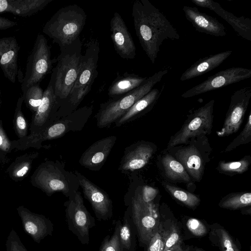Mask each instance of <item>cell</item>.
<instances>
[{"label":"cell","instance_id":"cell-1","mask_svg":"<svg viewBox=\"0 0 251 251\" xmlns=\"http://www.w3.org/2000/svg\"><path fill=\"white\" fill-rule=\"evenodd\" d=\"M131 15L140 44L154 64L163 41L178 40L180 36L166 17L148 0H135Z\"/></svg>","mask_w":251,"mask_h":251},{"label":"cell","instance_id":"cell-2","mask_svg":"<svg viewBox=\"0 0 251 251\" xmlns=\"http://www.w3.org/2000/svg\"><path fill=\"white\" fill-rule=\"evenodd\" d=\"M85 51L82 54L79 70L75 84L67 100L61 105L56 120L65 117L75 110L90 92L98 75L97 67L100 53L99 43L91 39L85 44Z\"/></svg>","mask_w":251,"mask_h":251},{"label":"cell","instance_id":"cell-3","mask_svg":"<svg viewBox=\"0 0 251 251\" xmlns=\"http://www.w3.org/2000/svg\"><path fill=\"white\" fill-rule=\"evenodd\" d=\"M81 45L78 38L72 44L60 48L61 52L50 77L59 107L68 98L76 81L82 56Z\"/></svg>","mask_w":251,"mask_h":251},{"label":"cell","instance_id":"cell-4","mask_svg":"<svg viewBox=\"0 0 251 251\" xmlns=\"http://www.w3.org/2000/svg\"><path fill=\"white\" fill-rule=\"evenodd\" d=\"M86 18L85 11L76 4L63 7L46 22L43 32L60 48L65 47L79 38Z\"/></svg>","mask_w":251,"mask_h":251},{"label":"cell","instance_id":"cell-5","mask_svg":"<svg viewBox=\"0 0 251 251\" xmlns=\"http://www.w3.org/2000/svg\"><path fill=\"white\" fill-rule=\"evenodd\" d=\"M168 72V70H160L151 76L140 86L120 97L110 99L101 103L96 114L97 126L104 128L110 126L121 118L138 100L148 94L154 86L161 81Z\"/></svg>","mask_w":251,"mask_h":251},{"label":"cell","instance_id":"cell-6","mask_svg":"<svg viewBox=\"0 0 251 251\" xmlns=\"http://www.w3.org/2000/svg\"><path fill=\"white\" fill-rule=\"evenodd\" d=\"M35 179L38 186L48 195L59 192L70 199L74 196L79 187L75 174L66 170L64 164L59 161L43 164Z\"/></svg>","mask_w":251,"mask_h":251},{"label":"cell","instance_id":"cell-7","mask_svg":"<svg viewBox=\"0 0 251 251\" xmlns=\"http://www.w3.org/2000/svg\"><path fill=\"white\" fill-rule=\"evenodd\" d=\"M50 47L46 38L39 33L28 57L25 75L22 81L23 93L30 87L39 85L52 67Z\"/></svg>","mask_w":251,"mask_h":251},{"label":"cell","instance_id":"cell-8","mask_svg":"<svg viewBox=\"0 0 251 251\" xmlns=\"http://www.w3.org/2000/svg\"><path fill=\"white\" fill-rule=\"evenodd\" d=\"M66 219L69 229L83 245L89 243L90 229L96 226L95 220L85 206L78 191L64 203Z\"/></svg>","mask_w":251,"mask_h":251},{"label":"cell","instance_id":"cell-9","mask_svg":"<svg viewBox=\"0 0 251 251\" xmlns=\"http://www.w3.org/2000/svg\"><path fill=\"white\" fill-rule=\"evenodd\" d=\"M140 244L148 245L161 222L159 213L152 203H145L138 194L131 197L128 204Z\"/></svg>","mask_w":251,"mask_h":251},{"label":"cell","instance_id":"cell-10","mask_svg":"<svg viewBox=\"0 0 251 251\" xmlns=\"http://www.w3.org/2000/svg\"><path fill=\"white\" fill-rule=\"evenodd\" d=\"M214 103V100H211L190 115L187 122L170 142V146L186 143L191 138L209 133L212 128Z\"/></svg>","mask_w":251,"mask_h":251},{"label":"cell","instance_id":"cell-11","mask_svg":"<svg viewBox=\"0 0 251 251\" xmlns=\"http://www.w3.org/2000/svg\"><path fill=\"white\" fill-rule=\"evenodd\" d=\"M92 105L85 106L62 117L44 129L37 135V141L60 138L70 131L82 130L93 112Z\"/></svg>","mask_w":251,"mask_h":251},{"label":"cell","instance_id":"cell-12","mask_svg":"<svg viewBox=\"0 0 251 251\" xmlns=\"http://www.w3.org/2000/svg\"><path fill=\"white\" fill-rule=\"evenodd\" d=\"M251 76V69L241 67L229 68L209 76L204 81L185 91L181 97L184 98L192 97L239 82Z\"/></svg>","mask_w":251,"mask_h":251},{"label":"cell","instance_id":"cell-13","mask_svg":"<svg viewBox=\"0 0 251 251\" xmlns=\"http://www.w3.org/2000/svg\"><path fill=\"white\" fill-rule=\"evenodd\" d=\"M251 98V88L245 87L233 93L226 112L224 125L217 132L218 136H227L236 132L244 120Z\"/></svg>","mask_w":251,"mask_h":251},{"label":"cell","instance_id":"cell-14","mask_svg":"<svg viewBox=\"0 0 251 251\" xmlns=\"http://www.w3.org/2000/svg\"><path fill=\"white\" fill-rule=\"evenodd\" d=\"M74 173L98 220H109L113 216V205L107 194L80 173L75 171Z\"/></svg>","mask_w":251,"mask_h":251},{"label":"cell","instance_id":"cell-15","mask_svg":"<svg viewBox=\"0 0 251 251\" xmlns=\"http://www.w3.org/2000/svg\"><path fill=\"white\" fill-rule=\"evenodd\" d=\"M110 25V36L116 52L123 59H134L136 56V47L125 22L119 13H114Z\"/></svg>","mask_w":251,"mask_h":251},{"label":"cell","instance_id":"cell-16","mask_svg":"<svg viewBox=\"0 0 251 251\" xmlns=\"http://www.w3.org/2000/svg\"><path fill=\"white\" fill-rule=\"evenodd\" d=\"M116 140V136L111 135L95 142L82 153L79 164L90 170L99 171L105 162Z\"/></svg>","mask_w":251,"mask_h":251},{"label":"cell","instance_id":"cell-17","mask_svg":"<svg viewBox=\"0 0 251 251\" xmlns=\"http://www.w3.org/2000/svg\"><path fill=\"white\" fill-rule=\"evenodd\" d=\"M23 228L37 243L48 235H52L53 225L45 216L31 212L21 206L17 208Z\"/></svg>","mask_w":251,"mask_h":251},{"label":"cell","instance_id":"cell-18","mask_svg":"<svg viewBox=\"0 0 251 251\" xmlns=\"http://www.w3.org/2000/svg\"><path fill=\"white\" fill-rule=\"evenodd\" d=\"M194 4L208 8L229 24L241 37L251 41V19L244 16L237 17L224 9L221 5L212 0H190Z\"/></svg>","mask_w":251,"mask_h":251},{"label":"cell","instance_id":"cell-19","mask_svg":"<svg viewBox=\"0 0 251 251\" xmlns=\"http://www.w3.org/2000/svg\"><path fill=\"white\" fill-rule=\"evenodd\" d=\"M20 49L15 37L0 38V68L4 76L13 83L18 75V56Z\"/></svg>","mask_w":251,"mask_h":251},{"label":"cell","instance_id":"cell-20","mask_svg":"<svg viewBox=\"0 0 251 251\" xmlns=\"http://www.w3.org/2000/svg\"><path fill=\"white\" fill-rule=\"evenodd\" d=\"M154 152L149 143L138 142L126 148L121 161L119 170L122 172L134 171L144 167Z\"/></svg>","mask_w":251,"mask_h":251},{"label":"cell","instance_id":"cell-21","mask_svg":"<svg viewBox=\"0 0 251 251\" xmlns=\"http://www.w3.org/2000/svg\"><path fill=\"white\" fill-rule=\"evenodd\" d=\"M183 10L186 18L197 31L216 37L226 35L225 26L216 18L201 12L195 7L184 6Z\"/></svg>","mask_w":251,"mask_h":251},{"label":"cell","instance_id":"cell-22","mask_svg":"<svg viewBox=\"0 0 251 251\" xmlns=\"http://www.w3.org/2000/svg\"><path fill=\"white\" fill-rule=\"evenodd\" d=\"M232 52L227 50L200 58L183 73L180 80L185 81L204 75L219 67Z\"/></svg>","mask_w":251,"mask_h":251},{"label":"cell","instance_id":"cell-23","mask_svg":"<svg viewBox=\"0 0 251 251\" xmlns=\"http://www.w3.org/2000/svg\"><path fill=\"white\" fill-rule=\"evenodd\" d=\"M53 0H0V13L29 17L43 9Z\"/></svg>","mask_w":251,"mask_h":251},{"label":"cell","instance_id":"cell-24","mask_svg":"<svg viewBox=\"0 0 251 251\" xmlns=\"http://www.w3.org/2000/svg\"><path fill=\"white\" fill-rule=\"evenodd\" d=\"M59 108V105L54 94L52 81L50 79L47 87L44 91L41 103L35 112L33 121L34 125L42 127L50 117L55 119Z\"/></svg>","mask_w":251,"mask_h":251},{"label":"cell","instance_id":"cell-25","mask_svg":"<svg viewBox=\"0 0 251 251\" xmlns=\"http://www.w3.org/2000/svg\"><path fill=\"white\" fill-rule=\"evenodd\" d=\"M176 155L188 174L195 180L200 181L203 175L204 165L197 149L192 145L186 147L179 150Z\"/></svg>","mask_w":251,"mask_h":251},{"label":"cell","instance_id":"cell-26","mask_svg":"<svg viewBox=\"0 0 251 251\" xmlns=\"http://www.w3.org/2000/svg\"><path fill=\"white\" fill-rule=\"evenodd\" d=\"M147 79V77L126 72L113 81L108 89V95L110 99L122 96L140 86Z\"/></svg>","mask_w":251,"mask_h":251},{"label":"cell","instance_id":"cell-27","mask_svg":"<svg viewBox=\"0 0 251 251\" xmlns=\"http://www.w3.org/2000/svg\"><path fill=\"white\" fill-rule=\"evenodd\" d=\"M137 229L133 222L130 206L125 212L123 223L120 229L119 240L121 251H136Z\"/></svg>","mask_w":251,"mask_h":251},{"label":"cell","instance_id":"cell-28","mask_svg":"<svg viewBox=\"0 0 251 251\" xmlns=\"http://www.w3.org/2000/svg\"><path fill=\"white\" fill-rule=\"evenodd\" d=\"M161 91L157 88L151 89L148 94L137 101L116 122L119 126L131 121L144 111L151 108L157 101Z\"/></svg>","mask_w":251,"mask_h":251},{"label":"cell","instance_id":"cell-29","mask_svg":"<svg viewBox=\"0 0 251 251\" xmlns=\"http://www.w3.org/2000/svg\"><path fill=\"white\" fill-rule=\"evenodd\" d=\"M209 238L221 251H240L229 233L217 224L210 226Z\"/></svg>","mask_w":251,"mask_h":251},{"label":"cell","instance_id":"cell-30","mask_svg":"<svg viewBox=\"0 0 251 251\" xmlns=\"http://www.w3.org/2000/svg\"><path fill=\"white\" fill-rule=\"evenodd\" d=\"M162 164L168 177L174 180L190 181L189 175L182 164L172 155H165L162 159Z\"/></svg>","mask_w":251,"mask_h":251},{"label":"cell","instance_id":"cell-31","mask_svg":"<svg viewBox=\"0 0 251 251\" xmlns=\"http://www.w3.org/2000/svg\"><path fill=\"white\" fill-rule=\"evenodd\" d=\"M219 206L224 208L237 210L251 205V193L241 192L232 193L223 198Z\"/></svg>","mask_w":251,"mask_h":251},{"label":"cell","instance_id":"cell-32","mask_svg":"<svg viewBox=\"0 0 251 251\" xmlns=\"http://www.w3.org/2000/svg\"><path fill=\"white\" fill-rule=\"evenodd\" d=\"M164 187L176 199L189 207L195 208L200 202V199L192 193L168 184Z\"/></svg>","mask_w":251,"mask_h":251},{"label":"cell","instance_id":"cell-33","mask_svg":"<svg viewBox=\"0 0 251 251\" xmlns=\"http://www.w3.org/2000/svg\"><path fill=\"white\" fill-rule=\"evenodd\" d=\"M168 232L169 228H165L163 223L160 222L147 245V251H163Z\"/></svg>","mask_w":251,"mask_h":251},{"label":"cell","instance_id":"cell-34","mask_svg":"<svg viewBox=\"0 0 251 251\" xmlns=\"http://www.w3.org/2000/svg\"><path fill=\"white\" fill-rule=\"evenodd\" d=\"M44 91L39 85H35L29 87L23 93V99L27 106L36 112L41 103L43 97Z\"/></svg>","mask_w":251,"mask_h":251},{"label":"cell","instance_id":"cell-35","mask_svg":"<svg viewBox=\"0 0 251 251\" xmlns=\"http://www.w3.org/2000/svg\"><path fill=\"white\" fill-rule=\"evenodd\" d=\"M250 163V157L248 156L236 161H221L219 162V168L223 172L240 174L248 170Z\"/></svg>","mask_w":251,"mask_h":251},{"label":"cell","instance_id":"cell-36","mask_svg":"<svg viewBox=\"0 0 251 251\" xmlns=\"http://www.w3.org/2000/svg\"><path fill=\"white\" fill-rule=\"evenodd\" d=\"M122 223L118 220L116 223L113 234L106 235L103 239L99 251H121L119 232Z\"/></svg>","mask_w":251,"mask_h":251},{"label":"cell","instance_id":"cell-37","mask_svg":"<svg viewBox=\"0 0 251 251\" xmlns=\"http://www.w3.org/2000/svg\"><path fill=\"white\" fill-rule=\"evenodd\" d=\"M251 141V112L243 130L226 148L225 152L230 151L241 145L247 144Z\"/></svg>","mask_w":251,"mask_h":251},{"label":"cell","instance_id":"cell-38","mask_svg":"<svg viewBox=\"0 0 251 251\" xmlns=\"http://www.w3.org/2000/svg\"><path fill=\"white\" fill-rule=\"evenodd\" d=\"M23 100V96L19 98L15 112L16 128L20 137L25 136L27 131V124L21 111V106Z\"/></svg>","mask_w":251,"mask_h":251},{"label":"cell","instance_id":"cell-39","mask_svg":"<svg viewBox=\"0 0 251 251\" xmlns=\"http://www.w3.org/2000/svg\"><path fill=\"white\" fill-rule=\"evenodd\" d=\"M181 243L182 238L178 228L176 224L172 223L169 227L164 251L176 246L181 245Z\"/></svg>","mask_w":251,"mask_h":251},{"label":"cell","instance_id":"cell-40","mask_svg":"<svg viewBox=\"0 0 251 251\" xmlns=\"http://www.w3.org/2000/svg\"><path fill=\"white\" fill-rule=\"evenodd\" d=\"M5 246L6 251H27L14 229L9 233Z\"/></svg>","mask_w":251,"mask_h":251},{"label":"cell","instance_id":"cell-41","mask_svg":"<svg viewBox=\"0 0 251 251\" xmlns=\"http://www.w3.org/2000/svg\"><path fill=\"white\" fill-rule=\"evenodd\" d=\"M186 226L189 230L195 236L200 237L207 233V228L199 220L195 218L188 219Z\"/></svg>","mask_w":251,"mask_h":251},{"label":"cell","instance_id":"cell-42","mask_svg":"<svg viewBox=\"0 0 251 251\" xmlns=\"http://www.w3.org/2000/svg\"><path fill=\"white\" fill-rule=\"evenodd\" d=\"M157 190L150 187L146 186L144 187L141 193H138L141 200L145 203H151V201L154 199L157 194Z\"/></svg>","mask_w":251,"mask_h":251},{"label":"cell","instance_id":"cell-43","mask_svg":"<svg viewBox=\"0 0 251 251\" xmlns=\"http://www.w3.org/2000/svg\"><path fill=\"white\" fill-rule=\"evenodd\" d=\"M29 168V163L23 162L16 167L13 171V175L16 177H23L28 172Z\"/></svg>","mask_w":251,"mask_h":251},{"label":"cell","instance_id":"cell-44","mask_svg":"<svg viewBox=\"0 0 251 251\" xmlns=\"http://www.w3.org/2000/svg\"><path fill=\"white\" fill-rule=\"evenodd\" d=\"M10 147V142L0 126V149L4 151H8Z\"/></svg>","mask_w":251,"mask_h":251},{"label":"cell","instance_id":"cell-45","mask_svg":"<svg viewBox=\"0 0 251 251\" xmlns=\"http://www.w3.org/2000/svg\"><path fill=\"white\" fill-rule=\"evenodd\" d=\"M17 25L16 22L0 16V30L10 28Z\"/></svg>","mask_w":251,"mask_h":251},{"label":"cell","instance_id":"cell-46","mask_svg":"<svg viewBox=\"0 0 251 251\" xmlns=\"http://www.w3.org/2000/svg\"><path fill=\"white\" fill-rule=\"evenodd\" d=\"M180 247H181V245H177L165 250L163 251H176Z\"/></svg>","mask_w":251,"mask_h":251},{"label":"cell","instance_id":"cell-47","mask_svg":"<svg viewBox=\"0 0 251 251\" xmlns=\"http://www.w3.org/2000/svg\"><path fill=\"white\" fill-rule=\"evenodd\" d=\"M195 251H205L200 248H196Z\"/></svg>","mask_w":251,"mask_h":251},{"label":"cell","instance_id":"cell-48","mask_svg":"<svg viewBox=\"0 0 251 251\" xmlns=\"http://www.w3.org/2000/svg\"><path fill=\"white\" fill-rule=\"evenodd\" d=\"M176 251H186L182 249L181 247H180Z\"/></svg>","mask_w":251,"mask_h":251},{"label":"cell","instance_id":"cell-49","mask_svg":"<svg viewBox=\"0 0 251 251\" xmlns=\"http://www.w3.org/2000/svg\"><path fill=\"white\" fill-rule=\"evenodd\" d=\"M0 94L1 93H0V95H1Z\"/></svg>","mask_w":251,"mask_h":251}]
</instances>
